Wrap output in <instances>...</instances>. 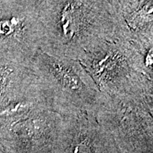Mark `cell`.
Listing matches in <instances>:
<instances>
[{"instance_id":"6da1fadb","label":"cell","mask_w":153,"mask_h":153,"mask_svg":"<svg viewBox=\"0 0 153 153\" xmlns=\"http://www.w3.org/2000/svg\"><path fill=\"white\" fill-rule=\"evenodd\" d=\"M41 50L79 60L101 43L118 40L110 0H41Z\"/></svg>"},{"instance_id":"7a4b0ae2","label":"cell","mask_w":153,"mask_h":153,"mask_svg":"<svg viewBox=\"0 0 153 153\" xmlns=\"http://www.w3.org/2000/svg\"><path fill=\"white\" fill-rule=\"evenodd\" d=\"M28 68L55 111L96 114L103 94L78 60L38 51Z\"/></svg>"},{"instance_id":"3957f363","label":"cell","mask_w":153,"mask_h":153,"mask_svg":"<svg viewBox=\"0 0 153 153\" xmlns=\"http://www.w3.org/2000/svg\"><path fill=\"white\" fill-rule=\"evenodd\" d=\"M78 60L103 94H126L153 84L145 76L138 50L131 42H105Z\"/></svg>"},{"instance_id":"277c9868","label":"cell","mask_w":153,"mask_h":153,"mask_svg":"<svg viewBox=\"0 0 153 153\" xmlns=\"http://www.w3.org/2000/svg\"><path fill=\"white\" fill-rule=\"evenodd\" d=\"M118 40L132 43L153 41V1L111 0Z\"/></svg>"}]
</instances>
